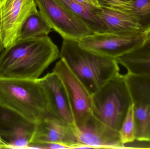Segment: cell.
Masks as SVG:
<instances>
[{
  "mask_svg": "<svg viewBox=\"0 0 150 149\" xmlns=\"http://www.w3.org/2000/svg\"><path fill=\"white\" fill-rule=\"evenodd\" d=\"M129 96H137V100L150 101V74L128 73L123 76Z\"/></svg>",
  "mask_w": 150,
  "mask_h": 149,
  "instance_id": "18",
  "label": "cell"
},
{
  "mask_svg": "<svg viewBox=\"0 0 150 149\" xmlns=\"http://www.w3.org/2000/svg\"><path fill=\"white\" fill-rule=\"evenodd\" d=\"M59 52L48 36L17 40L0 53V78L38 80Z\"/></svg>",
  "mask_w": 150,
  "mask_h": 149,
  "instance_id": "1",
  "label": "cell"
},
{
  "mask_svg": "<svg viewBox=\"0 0 150 149\" xmlns=\"http://www.w3.org/2000/svg\"><path fill=\"white\" fill-rule=\"evenodd\" d=\"M74 127L49 113L36 123L35 132L28 148L34 144L42 143H59L69 149L88 148L79 142Z\"/></svg>",
  "mask_w": 150,
  "mask_h": 149,
  "instance_id": "10",
  "label": "cell"
},
{
  "mask_svg": "<svg viewBox=\"0 0 150 149\" xmlns=\"http://www.w3.org/2000/svg\"><path fill=\"white\" fill-rule=\"evenodd\" d=\"M53 71L59 76L65 87L75 126H79L93 114L91 95L62 59L55 64Z\"/></svg>",
  "mask_w": 150,
  "mask_h": 149,
  "instance_id": "8",
  "label": "cell"
},
{
  "mask_svg": "<svg viewBox=\"0 0 150 149\" xmlns=\"http://www.w3.org/2000/svg\"><path fill=\"white\" fill-rule=\"evenodd\" d=\"M4 49L1 43V40H0V53Z\"/></svg>",
  "mask_w": 150,
  "mask_h": 149,
  "instance_id": "25",
  "label": "cell"
},
{
  "mask_svg": "<svg viewBox=\"0 0 150 149\" xmlns=\"http://www.w3.org/2000/svg\"><path fill=\"white\" fill-rule=\"evenodd\" d=\"M142 32L93 33L79 41V45L94 53L116 59L137 48L145 41Z\"/></svg>",
  "mask_w": 150,
  "mask_h": 149,
  "instance_id": "6",
  "label": "cell"
},
{
  "mask_svg": "<svg viewBox=\"0 0 150 149\" xmlns=\"http://www.w3.org/2000/svg\"><path fill=\"white\" fill-rule=\"evenodd\" d=\"M0 105L36 123L50 113L38 80L0 78Z\"/></svg>",
  "mask_w": 150,
  "mask_h": 149,
  "instance_id": "3",
  "label": "cell"
},
{
  "mask_svg": "<svg viewBox=\"0 0 150 149\" xmlns=\"http://www.w3.org/2000/svg\"><path fill=\"white\" fill-rule=\"evenodd\" d=\"M38 11L35 0H0V40L4 49L17 42L26 19Z\"/></svg>",
  "mask_w": 150,
  "mask_h": 149,
  "instance_id": "7",
  "label": "cell"
},
{
  "mask_svg": "<svg viewBox=\"0 0 150 149\" xmlns=\"http://www.w3.org/2000/svg\"><path fill=\"white\" fill-rule=\"evenodd\" d=\"M52 30L38 10L26 19L20 30L18 40L48 36Z\"/></svg>",
  "mask_w": 150,
  "mask_h": 149,
  "instance_id": "17",
  "label": "cell"
},
{
  "mask_svg": "<svg viewBox=\"0 0 150 149\" xmlns=\"http://www.w3.org/2000/svg\"><path fill=\"white\" fill-rule=\"evenodd\" d=\"M78 141L88 148H124L119 131L106 125L93 114L79 126L74 125Z\"/></svg>",
  "mask_w": 150,
  "mask_h": 149,
  "instance_id": "11",
  "label": "cell"
},
{
  "mask_svg": "<svg viewBox=\"0 0 150 149\" xmlns=\"http://www.w3.org/2000/svg\"><path fill=\"white\" fill-rule=\"evenodd\" d=\"M104 7L129 14L137 20L144 33L150 28V0H129L120 4Z\"/></svg>",
  "mask_w": 150,
  "mask_h": 149,
  "instance_id": "16",
  "label": "cell"
},
{
  "mask_svg": "<svg viewBox=\"0 0 150 149\" xmlns=\"http://www.w3.org/2000/svg\"><path fill=\"white\" fill-rule=\"evenodd\" d=\"M59 57L91 95L119 73L115 59L88 50L81 47L78 41L63 40Z\"/></svg>",
  "mask_w": 150,
  "mask_h": 149,
  "instance_id": "2",
  "label": "cell"
},
{
  "mask_svg": "<svg viewBox=\"0 0 150 149\" xmlns=\"http://www.w3.org/2000/svg\"><path fill=\"white\" fill-rule=\"evenodd\" d=\"M91 99L93 114L119 131L130 103L123 76L119 73L113 77L91 95Z\"/></svg>",
  "mask_w": 150,
  "mask_h": 149,
  "instance_id": "4",
  "label": "cell"
},
{
  "mask_svg": "<svg viewBox=\"0 0 150 149\" xmlns=\"http://www.w3.org/2000/svg\"><path fill=\"white\" fill-rule=\"evenodd\" d=\"M38 80L44 91L50 113L67 123L75 125L68 97L59 76L52 71Z\"/></svg>",
  "mask_w": 150,
  "mask_h": 149,
  "instance_id": "12",
  "label": "cell"
},
{
  "mask_svg": "<svg viewBox=\"0 0 150 149\" xmlns=\"http://www.w3.org/2000/svg\"><path fill=\"white\" fill-rule=\"evenodd\" d=\"M129 0H99L102 7H108L120 4Z\"/></svg>",
  "mask_w": 150,
  "mask_h": 149,
  "instance_id": "22",
  "label": "cell"
},
{
  "mask_svg": "<svg viewBox=\"0 0 150 149\" xmlns=\"http://www.w3.org/2000/svg\"><path fill=\"white\" fill-rule=\"evenodd\" d=\"M70 11L81 18L93 33L108 31L105 23L98 16L97 10L76 0H59Z\"/></svg>",
  "mask_w": 150,
  "mask_h": 149,
  "instance_id": "15",
  "label": "cell"
},
{
  "mask_svg": "<svg viewBox=\"0 0 150 149\" xmlns=\"http://www.w3.org/2000/svg\"><path fill=\"white\" fill-rule=\"evenodd\" d=\"M0 148H6V146L0 139Z\"/></svg>",
  "mask_w": 150,
  "mask_h": 149,
  "instance_id": "24",
  "label": "cell"
},
{
  "mask_svg": "<svg viewBox=\"0 0 150 149\" xmlns=\"http://www.w3.org/2000/svg\"><path fill=\"white\" fill-rule=\"evenodd\" d=\"M96 12L105 23L108 32H143L137 20L128 13L104 7L97 9Z\"/></svg>",
  "mask_w": 150,
  "mask_h": 149,
  "instance_id": "13",
  "label": "cell"
},
{
  "mask_svg": "<svg viewBox=\"0 0 150 149\" xmlns=\"http://www.w3.org/2000/svg\"><path fill=\"white\" fill-rule=\"evenodd\" d=\"M39 11L52 29L64 39L79 41L93 33L81 18L59 0H35Z\"/></svg>",
  "mask_w": 150,
  "mask_h": 149,
  "instance_id": "5",
  "label": "cell"
},
{
  "mask_svg": "<svg viewBox=\"0 0 150 149\" xmlns=\"http://www.w3.org/2000/svg\"><path fill=\"white\" fill-rule=\"evenodd\" d=\"M119 64L127 69L137 71L133 73L150 74V40H145L140 46L115 59Z\"/></svg>",
  "mask_w": 150,
  "mask_h": 149,
  "instance_id": "14",
  "label": "cell"
},
{
  "mask_svg": "<svg viewBox=\"0 0 150 149\" xmlns=\"http://www.w3.org/2000/svg\"><path fill=\"white\" fill-rule=\"evenodd\" d=\"M133 102L135 104L136 120L138 123L136 139L141 141H150V101Z\"/></svg>",
  "mask_w": 150,
  "mask_h": 149,
  "instance_id": "19",
  "label": "cell"
},
{
  "mask_svg": "<svg viewBox=\"0 0 150 149\" xmlns=\"http://www.w3.org/2000/svg\"><path fill=\"white\" fill-rule=\"evenodd\" d=\"M78 2L96 9L102 8L99 0H76Z\"/></svg>",
  "mask_w": 150,
  "mask_h": 149,
  "instance_id": "21",
  "label": "cell"
},
{
  "mask_svg": "<svg viewBox=\"0 0 150 149\" xmlns=\"http://www.w3.org/2000/svg\"><path fill=\"white\" fill-rule=\"evenodd\" d=\"M36 123L0 105V139L6 148H28Z\"/></svg>",
  "mask_w": 150,
  "mask_h": 149,
  "instance_id": "9",
  "label": "cell"
},
{
  "mask_svg": "<svg viewBox=\"0 0 150 149\" xmlns=\"http://www.w3.org/2000/svg\"><path fill=\"white\" fill-rule=\"evenodd\" d=\"M134 103L130 101L119 130L120 139L123 145L131 143L136 139V121Z\"/></svg>",
  "mask_w": 150,
  "mask_h": 149,
  "instance_id": "20",
  "label": "cell"
},
{
  "mask_svg": "<svg viewBox=\"0 0 150 149\" xmlns=\"http://www.w3.org/2000/svg\"><path fill=\"white\" fill-rule=\"evenodd\" d=\"M145 40H150V28L144 32Z\"/></svg>",
  "mask_w": 150,
  "mask_h": 149,
  "instance_id": "23",
  "label": "cell"
}]
</instances>
